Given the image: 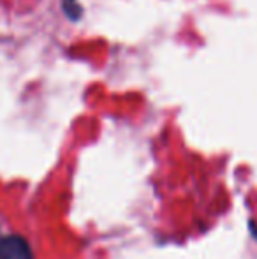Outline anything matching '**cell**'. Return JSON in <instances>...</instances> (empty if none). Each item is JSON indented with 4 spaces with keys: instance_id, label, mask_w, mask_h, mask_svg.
I'll use <instances>...</instances> for the list:
<instances>
[{
    "instance_id": "obj_1",
    "label": "cell",
    "mask_w": 257,
    "mask_h": 259,
    "mask_svg": "<svg viewBox=\"0 0 257 259\" xmlns=\"http://www.w3.org/2000/svg\"><path fill=\"white\" fill-rule=\"evenodd\" d=\"M0 259H34V254L23 236L11 235L0 240Z\"/></svg>"
}]
</instances>
